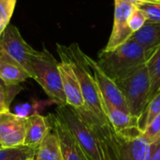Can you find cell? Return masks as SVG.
I'll return each instance as SVG.
<instances>
[{"instance_id": "24", "label": "cell", "mask_w": 160, "mask_h": 160, "mask_svg": "<svg viewBox=\"0 0 160 160\" xmlns=\"http://www.w3.org/2000/svg\"><path fill=\"white\" fill-rule=\"evenodd\" d=\"M134 5L144 12L148 22H160V3L139 2Z\"/></svg>"}, {"instance_id": "25", "label": "cell", "mask_w": 160, "mask_h": 160, "mask_svg": "<svg viewBox=\"0 0 160 160\" xmlns=\"http://www.w3.org/2000/svg\"><path fill=\"white\" fill-rule=\"evenodd\" d=\"M142 136L151 143L160 137V113L158 114L142 130Z\"/></svg>"}, {"instance_id": "28", "label": "cell", "mask_w": 160, "mask_h": 160, "mask_svg": "<svg viewBox=\"0 0 160 160\" xmlns=\"http://www.w3.org/2000/svg\"><path fill=\"white\" fill-rule=\"evenodd\" d=\"M123 1H126V2H128V3H132V4H135V3H139V2H148V3H160V0H123Z\"/></svg>"}, {"instance_id": "29", "label": "cell", "mask_w": 160, "mask_h": 160, "mask_svg": "<svg viewBox=\"0 0 160 160\" xmlns=\"http://www.w3.org/2000/svg\"><path fill=\"white\" fill-rule=\"evenodd\" d=\"M2 148H4V147H3V145H2V143H1V142H0V149H2Z\"/></svg>"}, {"instance_id": "11", "label": "cell", "mask_w": 160, "mask_h": 160, "mask_svg": "<svg viewBox=\"0 0 160 160\" xmlns=\"http://www.w3.org/2000/svg\"><path fill=\"white\" fill-rule=\"evenodd\" d=\"M85 58L88 66L90 67L93 72L102 100L120 110L130 112L128 108L126 99L122 92L120 91L119 87L115 83V82L103 72V70L98 65L97 61H95L94 59H92L86 54H85Z\"/></svg>"}, {"instance_id": "3", "label": "cell", "mask_w": 160, "mask_h": 160, "mask_svg": "<svg viewBox=\"0 0 160 160\" xmlns=\"http://www.w3.org/2000/svg\"><path fill=\"white\" fill-rule=\"evenodd\" d=\"M32 79L43 89L46 95L58 105H66V98L59 70V62L43 47L42 51H36L31 58Z\"/></svg>"}, {"instance_id": "15", "label": "cell", "mask_w": 160, "mask_h": 160, "mask_svg": "<svg viewBox=\"0 0 160 160\" xmlns=\"http://www.w3.org/2000/svg\"><path fill=\"white\" fill-rule=\"evenodd\" d=\"M25 138L23 146L36 149L43 141L50 130V124L47 116L38 113L25 117Z\"/></svg>"}, {"instance_id": "1", "label": "cell", "mask_w": 160, "mask_h": 160, "mask_svg": "<svg viewBox=\"0 0 160 160\" xmlns=\"http://www.w3.org/2000/svg\"><path fill=\"white\" fill-rule=\"evenodd\" d=\"M147 61L145 51L138 43L128 39L112 50H102L97 63L107 76L117 81L145 65Z\"/></svg>"}, {"instance_id": "23", "label": "cell", "mask_w": 160, "mask_h": 160, "mask_svg": "<svg viewBox=\"0 0 160 160\" xmlns=\"http://www.w3.org/2000/svg\"><path fill=\"white\" fill-rule=\"evenodd\" d=\"M17 0H0V37L9 24Z\"/></svg>"}, {"instance_id": "30", "label": "cell", "mask_w": 160, "mask_h": 160, "mask_svg": "<svg viewBox=\"0 0 160 160\" xmlns=\"http://www.w3.org/2000/svg\"><path fill=\"white\" fill-rule=\"evenodd\" d=\"M27 160H36V159H35L34 158H28V159H27Z\"/></svg>"}, {"instance_id": "17", "label": "cell", "mask_w": 160, "mask_h": 160, "mask_svg": "<svg viewBox=\"0 0 160 160\" xmlns=\"http://www.w3.org/2000/svg\"><path fill=\"white\" fill-rule=\"evenodd\" d=\"M24 68L7 53L0 51V79L8 85H19L29 79Z\"/></svg>"}, {"instance_id": "5", "label": "cell", "mask_w": 160, "mask_h": 160, "mask_svg": "<svg viewBox=\"0 0 160 160\" xmlns=\"http://www.w3.org/2000/svg\"><path fill=\"white\" fill-rule=\"evenodd\" d=\"M55 115L66 126L89 160H104L95 135L74 108L67 104L58 105Z\"/></svg>"}, {"instance_id": "19", "label": "cell", "mask_w": 160, "mask_h": 160, "mask_svg": "<svg viewBox=\"0 0 160 160\" xmlns=\"http://www.w3.org/2000/svg\"><path fill=\"white\" fill-rule=\"evenodd\" d=\"M150 78V92L148 103L160 91V47L151 55L146 62Z\"/></svg>"}, {"instance_id": "7", "label": "cell", "mask_w": 160, "mask_h": 160, "mask_svg": "<svg viewBox=\"0 0 160 160\" xmlns=\"http://www.w3.org/2000/svg\"><path fill=\"white\" fill-rule=\"evenodd\" d=\"M0 51L20 64L32 79L31 58L36 50L22 38L15 25L9 23L0 37Z\"/></svg>"}, {"instance_id": "26", "label": "cell", "mask_w": 160, "mask_h": 160, "mask_svg": "<svg viewBox=\"0 0 160 160\" xmlns=\"http://www.w3.org/2000/svg\"><path fill=\"white\" fill-rule=\"evenodd\" d=\"M146 22L147 18L144 12L136 7L128 19V26L132 30V32L135 33L138 30H140L145 24Z\"/></svg>"}, {"instance_id": "18", "label": "cell", "mask_w": 160, "mask_h": 160, "mask_svg": "<svg viewBox=\"0 0 160 160\" xmlns=\"http://www.w3.org/2000/svg\"><path fill=\"white\" fill-rule=\"evenodd\" d=\"M34 158L36 160H64L58 136L50 127V130L36 148Z\"/></svg>"}, {"instance_id": "27", "label": "cell", "mask_w": 160, "mask_h": 160, "mask_svg": "<svg viewBox=\"0 0 160 160\" xmlns=\"http://www.w3.org/2000/svg\"><path fill=\"white\" fill-rule=\"evenodd\" d=\"M148 160H160V137L151 143V151Z\"/></svg>"}, {"instance_id": "10", "label": "cell", "mask_w": 160, "mask_h": 160, "mask_svg": "<svg viewBox=\"0 0 160 160\" xmlns=\"http://www.w3.org/2000/svg\"><path fill=\"white\" fill-rule=\"evenodd\" d=\"M102 103L105 114L118 138L132 139L142 135L140 117L120 110L103 100Z\"/></svg>"}, {"instance_id": "14", "label": "cell", "mask_w": 160, "mask_h": 160, "mask_svg": "<svg viewBox=\"0 0 160 160\" xmlns=\"http://www.w3.org/2000/svg\"><path fill=\"white\" fill-rule=\"evenodd\" d=\"M118 160H148L151 142L142 135L132 139H120Z\"/></svg>"}, {"instance_id": "2", "label": "cell", "mask_w": 160, "mask_h": 160, "mask_svg": "<svg viewBox=\"0 0 160 160\" xmlns=\"http://www.w3.org/2000/svg\"><path fill=\"white\" fill-rule=\"evenodd\" d=\"M63 49L78 78L85 107L98 117L103 120H108L105 114L98 87L93 72L87 64L85 53L81 50L77 43H72L68 47L63 45Z\"/></svg>"}, {"instance_id": "6", "label": "cell", "mask_w": 160, "mask_h": 160, "mask_svg": "<svg viewBox=\"0 0 160 160\" xmlns=\"http://www.w3.org/2000/svg\"><path fill=\"white\" fill-rule=\"evenodd\" d=\"M75 110L95 135L100 147L103 159L118 160L120 141L109 120H103L98 117L85 106Z\"/></svg>"}, {"instance_id": "20", "label": "cell", "mask_w": 160, "mask_h": 160, "mask_svg": "<svg viewBox=\"0 0 160 160\" xmlns=\"http://www.w3.org/2000/svg\"><path fill=\"white\" fill-rule=\"evenodd\" d=\"M22 90L19 85H8L0 79V113L8 112L10 104L14 98Z\"/></svg>"}, {"instance_id": "9", "label": "cell", "mask_w": 160, "mask_h": 160, "mask_svg": "<svg viewBox=\"0 0 160 160\" xmlns=\"http://www.w3.org/2000/svg\"><path fill=\"white\" fill-rule=\"evenodd\" d=\"M136 6L123 0H114L113 25L108 43L103 50H112L127 42L133 35L128 26V19Z\"/></svg>"}, {"instance_id": "21", "label": "cell", "mask_w": 160, "mask_h": 160, "mask_svg": "<svg viewBox=\"0 0 160 160\" xmlns=\"http://www.w3.org/2000/svg\"><path fill=\"white\" fill-rule=\"evenodd\" d=\"M36 149L26 146L0 149V160H27L34 158Z\"/></svg>"}, {"instance_id": "22", "label": "cell", "mask_w": 160, "mask_h": 160, "mask_svg": "<svg viewBox=\"0 0 160 160\" xmlns=\"http://www.w3.org/2000/svg\"><path fill=\"white\" fill-rule=\"evenodd\" d=\"M160 113V91L152 98L147 104L144 112L140 117V128L142 131L147 127V125Z\"/></svg>"}, {"instance_id": "8", "label": "cell", "mask_w": 160, "mask_h": 160, "mask_svg": "<svg viewBox=\"0 0 160 160\" xmlns=\"http://www.w3.org/2000/svg\"><path fill=\"white\" fill-rule=\"evenodd\" d=\"M56 50L61 59V61L59 62V70L61 74L62 85L67 105L74 109L82 108L85 106V104L82 95V90L78 78L73 70L71 63L63 49V45L57 43Z\"/></svg>"}, {"instance_id": "12", "label": "cell", "mask_w": 160, "mask_h": 160, "mask_svg": "<svg viewBox=\"0 0 160 160\" xmlns=\"http://www.w3.org/2000/svg\"><path fill=\"white\" fill-rule=\"evenodd\" d=\"M25 117L11 113H0V142L4 148H17L24 144Z\"/></svg>"}, {"instance_id": "13", "label": "cell", "mask_w": 160, "mask_h": 160, "mask_svg": "<svg viewBox=\"0 0 160 160\" xmlns=\"http://www.w3.org/2000/svg\"><path fill=\"white\" fill-rule=\"evenodd\" d=\"M50 127L58 136L64 160H89L84 151L70 134L66 126L53 113L47 116Z\"/></svg>"}, {"instance_id": "16", "label": "cell", "mask_w": 160, "mask_h": 160, "mask_svg": "<svg viewBox=\"0 0 160 160\" xmlns=\"http://www.w3.org/2000/svg\"><path fill=\"white\" fill-rule=\"evenodd\" d=\"M138 43L147 53L148 59L160 47V22H146L129 38Z\"/></svg>"}, {"instance_id": "4", "label": "cell", "mask_w": 160, "mask_h": 160, "mask_svg": "<svg viewBox=\"0 0 160 160\" xmlns=\"http://www.w3.org/2000/svg\"><path fill=\"white\" fill-rule=\"evenodd\" d=\"M114 82L122 92L130 113L141 117L148 104L150 92V78L146 64Z\"/></svg>"}]
</instances>
